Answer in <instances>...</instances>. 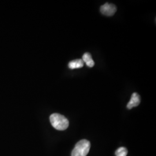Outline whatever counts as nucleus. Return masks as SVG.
<instances>
[{
  "label": "nucleus",
  "mask_w": 156,
  "mask_h": 156,
  "mask_svg": "<svg viewBox=\"0 0 156 156\" xmlns=\"http://www.w3.org/2000/svg\"><path fill=\"white\" fill-rule=\"evenodd\" d=\"M140 102V95L136 93H134L131 97V99L129 101L127 108L128 109H131L133 108L138 106Z\"/></svg>",
  "instance_id": "obj_4"
},
{
  "label": "nucleus",
  "mask_w": 156,
  "mask_h": 156,
  "mask_svg": "<svg viewBox=\"0 0 156 156\" xmlns=\"http://www.w3.org/2000/svg\"><path fill=\"white\" fill-rule=\"evenodd\" d=\"M90 143L86 140L79 141L73 149L71 156H86L89 152Z\"/></svg>",
  "instance_id": "obj_2"
},
{
  "label": "nucleus",
  "mask_w": 156,
  "mask_h": 156,
  "mask_svg": "<svg viewBox=\"0 0 156 156\" xmlns=\"http://www.w3.org/2000/svg\"><path fill=\"white\" fill-rule=\"evenodd\" d=\"M83 66L84 62L82 59H76L69 62L68 64V67L72 69L80 68Z\"/></svg>",
  "instance_id": "obj_5"
},
{
  "label": "nucleus",
  "mask_w": 156,
  "mask_h": 156,
  "mask_svg": "<svg viewBox=\"0 0 156 156\" xmlns=\"http://www.w3.org/2000/svg\"><path fill=\"white\" fill-rule=\"evenodd\" d=\"M127 149L124 147H119L115 152V154L116 156H127Z\"/></svg>",
  "instance_id": "obj_7"
},
{
  "label": "nucleus",
  "mask_w": 156,
  "mask_h": 156,
  "mask_svg": "<svg viewBox=\"0 0 156 156\" xmlns=\"http://www.w3.org/2000/svg\"><path fill=\"white\" fill-rule=\"evenodd\" d=\"M117 11V8L114 4L105 3L104 5L101 6L100 11L101 13L107 16H113Z\"/></svg>",
  "instance_id": "obj_3"
},
{
  "label": "nucleus",
  "mask_w": 156,
  "mask_h": 156,
  "mask_svg": "<svg viewBox=\"0 0 156 156\" xmlns=\"http://www.w3.org/2000/svg\"><path fill=\"white\" fill-rule=\"evenodd\" d=\"M50 122L51 126L59 131H64L69 126V121L67 118L59 113H53L51 115Z\"/></svg>",
  "instance_id": "obj_1"
},
{
  "label": "nucleus",
  "mask_w": 156,
  "mask_h": 156,
  "mask_svg": "<svg viewBox=\"0 0 156 156\" xmlns=\"http://www.w3.org/2000/svg\"><path fill=\"white\" fill-rule=\"evenodd\" d=\"M82 60L84 62L86 63L87 66L89 67H94L95 63L93 61L91 55L89 53H85L83 55L82 57Z\"/></svg>",
  "instance_id": "obj_6"
}]
</instances>
